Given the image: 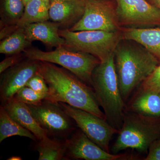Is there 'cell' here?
I'll list each match as a JSON object with an SVG mask.
<instances>
[{"instance_id":"e0dca14e","label":"cell","mask_w":160,"mask_h":160,"mask_svg":"<svg viewBox=\"0 0 160 160\" xmlns=\"http://www.w3.org/2000/svg\"><path fill=\"white\" fill-rule=\"evenodd\" d=\"M129 111L147 117H160V92L140 88L129 104Z\"/></svg>"},{"instance_id":"d4e9b609","label":"cell","mask_w":160,"mask_h":160,"mask_svg":"<svg viewBox=\"0 0 160 160\" xmlns=\"http://www.w3.org/2000/svg\"><path fill=\"white\" fill-rule=\"evenodd\" d=\"M26 86L40 93L48 94L49 88L45 79L39 72H38L29 79Z\"/></svg>"},{"instance_id":"4fadbf2b","label":"cell","mask_w":160,"mask_h":160,"mask_svg":"<svg viewBox=\"0 0 160 160\" xmlns=\"http://www.w3.org/2000/svg\"><path fill=\"white\" fill-rule=\"evenodd\" d=\"M85 8V0H50L49 19L61 25H74L83 16Z\"/></svg>"},{"instance_id":"83f0119b","label":"cell","mask_w":160,"mask_h":160,"mask_svg":"<svg viewBox=\"0 0 160 160\" xmlns=\"http://www.w3.org/2000/svg\"><path fill=\"white\" fill-rule=\"evenodd\" d=\"M153 4L160 9V0H153Z\"/></svg>"},{"instance_id":"484cf974","label":"cell","mask_w":160,"mask_h":160,"mask_svg":"<svg viewBox=\"0 0 160 160\" xmlns=\"http://www.w3.org/2000/svg\"><path fill=\"white\" fill-rule=\"evenodd\" d=\"M19 54L12 55L9 57L6 58L0 63V73H2L7 69L12 67L20 62L22 59Z\"/></svg>"},{"instance_id":"44dd1931","label":"cell","mask_w":160,"mask_h":160,"mask_svg":"<svg viewBox=\"0 0 160 160\" xmlns=\"http://www.w3.org/2000/svg\"><path fill=\"white\" fill-rule=\"evenodd\" d=\"M31 43L26 38L24 28H18L1 43L0 52L6 55L19 54L25 51Z\"/></svg>"},{"instance_id":"cb8c5ba5","label":"cell","mask_w":160,"mask_h":160,"mask_svg":"<svg viewBox=\"0 0 160 160\" xmlns=\"http://www.w3.org/2000/svg\"><path fill=\"white\" fill-rule=\"evenodd\" d=\"M141 89L160 92V65L157 66L151 74L141 84Z\"/></svg>"},{"instance_id":"ba28073f","label":"cell","mask_w":160,"mask_h":160,"mask_svg":"<svg viewBox=\"0 0 160 160\" xmlns=\"http://www.w3.org/2000/svg\"><path fill=\"white\" fill-rule=\"evenodd\" d=\"M72 31L121 30L116 6L110 0H85V8L82 18L70 29Z\"/></svg>"},{"instance_id":"7a4b0ae2","label":"cell","mask_w":160,"mask_h":160,"mask_svg":"<svg viewBox=\"0 0 160 160\" xmlns=\"http://www.w3.org/2000/svg\"><path fill=\"white\" fill-rule=\"evenodd\" d=\"M114 58L120 92L125 102L159 63L139 43L124 39L120 41L115 49Z\"/></svg>"},{"instance_id":"7402d4cb","label":"cell","mask_w":160,"mask_h":160,"mask_svg":"<svg viewBox=\"0 0 160 160\" xmlns=\"http://www.w3.org/2000/svg\"><path fill=\"white\" fill-rule=\"evenodd\" d=\"M25 8L22 0H4L3 16L7 23L16 25L22 16Z\"/></svg>"},{"instance_id":"603a6c76","label":"cell","mask_w":160,"mask_h":160,"mask_svg":"<svg viewBox=\"0 0 160 160\" xmlns=\"http://www.w3.org/2000/svg\"><path fill=\"white\" fill-rule=\"evenodd\" d=\"M48 95L34 91L27 86H24L16 93L13 98L26 105H36L47 98Z\"/></svg>"},{"instance_id":"6da1fadb","label":"cell","mask_w":160,"mask_h":160,"mask_svg":"<svg viewBox=\"0 0 160 160\" xmlns=\"http://www.w3.org/2000/svg\"><path fill=\"white\" fill-rule=\"evenodd\" d=\"M39 72L49 88L46 100L66 103L106 119L92 87L69 70L53 63L40 62Z\"/></svg>"},{"instance_id":"7c38bea8","label":"cell","mask_w":160,"mask_h":160,"mask_svg":"<svg viewBox=\"0 0 160 160\" xmlns=\"http://www.w3.org/2000/svg\"><path fill=\"white\" fill-rule=\"evenodd\" d=\"M40 67V61L27 58L1 73V106H4L18 91L26 86L29 79L39 71Z\"/></svg>"},{"instance_id":"4316f807","label":"cell","mask_w":160,"mask_h":160,"mask_svg":"<svg viewBox=\"0 0 160 160\" xmlns=\"http://www.w3.org/2000/svg\"><path fill=\"white\" fill-rule=\"evenodd\" d=\"M145 160H160V138L154 141L149 146Z\"/></svg>"},{"instance_id":"8992f818","label":"cell","mask_w":160,"mask_h":160,"mask_svg":"<svg viewBox=\"0 0 160 160\" xmlns=\"http://www.w3.org/2000/svg\"><path fill=\"white\" fill-rule=\"evenodd\" d=\"M69 49L94 56L101 62L106 61L114 52L122 39L121 30L107 32L101 30L72 31L69 29L59 31Z\"/></svg>"},{"instance_id":"ffe728a7","label":"cell","mask_w":160,"mask_h":160,"mask_svg":"<svg viewBox=\"0 0 160 160\" xmlns=\"http://www.w3.org/2000/svg\"><path fill=\"white\" fill-rule=\"evenodd\" d=\"M14 136L28 138L37 141L36 137L28 129L12 118L3 106L0 107V143L7 138Z\"/></svg>"},{"instance_id":"f546056e","label":"cell","mask_w":160,"mask_h":160,"mask_svg":"<svg viewBox=\"0 0 160 160\" xmlns=\"http://www.w3.org/2000/svg\"><path fill=\"white\" fill-rule=\"evenodd\" d=\"M147 1H148V0H147ZM149 2L151 3V4H153V5H154V4H153V0H149Z\"/></svg>"},{"instance_id":"5b68a950","label":"cell","mask_w":160,"mask_h":160,"mask_svg":"<svg viewBox=\"0 0 160 160\" xmlns=\"http://www.w3.org/2000/svg\"><path fill=\"white\" fill-rule=\"evenodd\" d=\"M24 55L29 59L59 65L91 87L92 73L101 63L99 59L92 55L72 50L64 46L49 52L31 48L26 49Z\"/></svg>"},{"instance_id":"277c9868","label":"cell","mask_w":160,"mask_h":160,"mask_svg":"<svg viewBox=\"0 0 160 160\" xmlns=\"http://www.w3.org/2000/svg\"><path fill=\"white\" fill-rule=\"evenodd\" d=\"M156 118L125 112L122 126L112 147L113 154L129 148L147 152L152 143L160 138V122Z\"/></svg>"},{"instance_id":"ac0fdd59","label":"cell","mask_w":160,"mask_h":160,"mask_svg":"<svg viewBox=\"0 0 160 160\" xmlns=\"http://www.w3.org/2000/svg\"><path fill=\"white\" fill-rule=\"evenodd\" d=\"M49 3L42 0H31L25 6L24 13L15 28H24L32 23L47 21L49 19Z\"/></svg>"},{"instance_id":"30bf717a","label":"cell","mask_w":160,"mask_h":160,"mask_svg":"<svg viewBox=\"0 0 160 160\" xmlns=\"http://www.w3.org/2000/svg\"><path fill=\"white\" fill-rule=\"evenodd\" d=\"M121 27L146 28L160 25V9L147 0H115Z\"/></svg>"},{"instance_id":"2e32d148","label":"cell","mask_w":160,"mask_h":160,"mask_svg":"<svg viewBox=\"0 0 160 160\" xmlns=\"http://www.w3.org/2000/svg\"><path fill=\"white\" fill-rule=\"evenodd\" d=\"M121 30L122 39L139 43L160 62V28H124Z\"/></svg>"},{"instance_id":"f1b7e54d","label":"cell","mask_w":160,"mask_h":160,"mask_svg":"<svg viewBox=\"0 0 160 160\" xmlns=\"http://www.w3.org/2000/svg\"><path fill=\"white\" fill-rule=\"evenodd\" d=\"M23 2H24V5L26 6V4H27L29 2H30L31 0H22Z\"/></svg>"},{"instance_id":"52a82bcc","label":"cell","mask_w":160,"mask_h":160,"mask_svg":"<svg viewBox=\"0 0 160 160\" xmlns=\"http://www.w3.org/2000/svg\"><path fill=\"white\" fill-rule=\"evenodd\" d=\"M38 124L48 137L65 140L78 127L59 102L45 99L36 105H27Z\"/></svg>"},{"instance_id":"8fae6325","label":"cell","mask_w":160,"mask_h":160,"mask_svg":"<svg viewBox=\"0 0 160 160\" xmlns=\"http://www.w3.org/2000/svg\"><path fill=\"white\" fill-rule=\"evenodd\" d=\"M65 160H121L133 158L128 155L112 154L105 151L79 128L65 140Z\"/></svg>"},{"instance_id":"d6986e66","label":"cell","mask_w":160,"mask_h":160,"mask_svg":"<svg viewBox=\"0 0 160 160\" xmlns=\"http://www.w3.org/2000/svg\"><path fill=\"white\" fill-rule=\"evenodd\" d=\"M65 140L47 137L34 141L33 149L39 155L38 160H65Z\"/></svg>"},{"instance_id":"3957f363","label":"cell","mask_w":160,"mask_h":160,"mask_svg":"<svg viewBox=\"0 0 160 160\" xmlns=\"http://www.w3.org/2000/svg\"><path fill=\"white\" fill-rule=\"evenodd\" d=\"M92 87L107 122L120 130L122 126L125 102L120 92L114 64V52L101 62L92 75Z\"/></svg>"},{"instance_id":"5bb4252c","label":"cell","mask_w":160,"mask_h":160,"mask_svg":"<svg viewBox=\"0 0 160 160\" xmlns=\"http://www.w3.org/2000/svg\"><path fill=\"white\" fill-rule=\"evenodd\" d=\"M2 106L12 118L31 132L38 141L48 137L47 132L38 124L26 104L12 98Z\"/></svg>"},{"instance_id":"4dcf8cb0","label":"cell","mask_w":160,"mask_h":160,"mask_svg":"<svg viewBox=\"0 0 160 160\" xmlns=\"http://www.w3.org/2000/svg\"><path fill=\"white\" fill-rule=\"evenodd\" d=\"M42 1L48 3H49V2H50V0H42Z\"/></svg>"},{"instance_id":"9a60e30c","label":"cell","mask_w":160,"mask_h":160,"mask_svg":"<svg viewBox=\"0 0 160 160\" xmlns=\"http://www.w3.org/2000/svg\"><path fill=\"white\" fill-rule=\"evenodd\" d=\"M60 23L45 21L32 23L24 27L26 38L29 42L38 41L49 46H65V40L60 35Z\"/></svg>"},{"instance_id":"9c48e42d","label":"cell","mask_w":160,"mask_h":160,"mask_svg":"<svg viewBox=\"0 0 160 160\" xmlns=\"http://www.w3.org/2000/svg\"><path fill=\"white\" fill-rule=\"evenodd\" d=\"M60 106L92 142L109 152V145L112 136L119 130L111 126L105 119L83 109L75 108L60 102Z\"/></svg>"}]
</instances>
